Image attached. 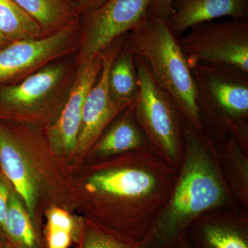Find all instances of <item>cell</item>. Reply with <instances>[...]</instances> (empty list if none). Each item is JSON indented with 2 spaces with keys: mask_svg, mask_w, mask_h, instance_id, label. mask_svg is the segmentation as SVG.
Instances as JSON below:
<instances>
[{
  "mask_svg": "<svg viewBox=\"0 0 248 248\" xmlns=\"http://www.w3.org/2000/svg\"><path fill=\"white\" fill-rule=\"evenodd\" d=\"M135 58L125 41L109 71L108 91L111 99L124 109L133 107L138 98V74Z\"/></svg>",
  "mask_w": 248,
  "mask_h": 248,
  "instance_id": "cell-13",
  "label": "cell"
},
{
  "mask_svg": "<svg viewBox=\"0 0 248 248\" xmlns=\"http://www.w3.org/2000/svg\"><path fill=\"white\" fill-rule=\"evenodd\" d=\"M102 54L92 61L76 67L69 94L49 131L54 146L66 153L76 150L81 128L83 107L90 90L97 81L102 70Z\"/></svg>",
  "mask_w": 248,
  "mask_h": 248,
  "instance_id": "cell-10",
  "label": "cell"
},
{
  "mask_svg": "<svg viewBox=\"0 0 248 248\" xmlns=\"http://www.w3.org/2000/svg\"><path fill=\"white\" fill-rule=\"evenodd\" d=\"M188 66H226L248 73V21L201 23L179 39Z\"/></svg>",
  "mask_w": 248,
  "mask_h": 248,
  "instance_id": "cell-3",
  "label": "cell"
},
{
  "mask_svg": "<svg viewBox=\"0 0 248 248\" xmlns=\"http://www.w3.org/2000/svg\"><path fill=\"white\" fill-rule=\"evenodd\" d=\"M79 248H149L120 232L91 227L83 233Z\"/></svg>",
  "mask_w": 248,
  "mask_h": 248,
  "instance_id": "cell-19",
  "label": "cell"
},
{
  "mask_svg": "<svg viewBox=\"0 0 248 248\" xmlns=\"http://www.w3.org/2000/svg\"><path fill=\"white\" fill-rule=\"evenodd\" d=\"M138 95L133 109L150 140L166 154L175 156L180 140V120L175 104L156 82L143 60L135 56Z\"/></svg>",
  "mask_w": 248,
  "mask_h": 248,
  "instance_id": "cell-6",
  "label": "cell"
},
{
  "mask_svg": "<svg viewBox=\"0 0 248 248\" xmlns=\"http://www.w3.org/2000/svg\"><path fill=\"white\" fill-rule=\"evenodd\" d=\"M152 0H107L86 15L80 27L76 66L97 58L149 17Z\"/></svg>",
  "mask_w": 248,
  "mask_h": 248,
  "instance_id": "cell-4",
  "label": "cell"
},
{
  "mask_svg": "<svg viewBox=\"0 0 248 248\" xmlns=\"http://www.w3.org/2000/svg\"><path fill=\"white\" fill-rule=\"evenodd\" d=\"M76 71L66 63H52L15 84L0 86V107L21 116L42 115L62 109Z\"/></svg>",
  "mask_w": 248,
  "mask_h": 248,
  "instance_id": "cell-5",
  "label": "cell"
},
{
  "mask_svg": "<svg viewBox=\"0 0 248 248\" xmlns=\"http://www.w3.org/2000/svg\"><path fill=\"white\" fill-rule=\"evenodd\" d=\"M107 0H77L76 7L78 14H86L105 2Z\"/></svg>",
  "mask_w": 248,
  "mask_h": 248,
  "instance_id": "cell-24",
  "label": "cell"
},
{
  "mask_svg": "<svg viewBox=\"0 0 248 248\" xmlns=\"http://www.w3.org/2000/svg\"><path fill=\"white\" fill-rule=\"evenodd\" d=\"M204 248H248L242 231L226 225L207 224L201 232Z\"/></svg>",
  "mask_w": 248,
  "mask_h": 248,
  "instance_id": "cell-18",
  "label": "cell"
},
{
  "mask_svg": "<svg viewBox=\"0 0 248 248\" xmlns=\"http://www.w3.org/2000/svg\"><path fill=\"white\" fill-rule=\"evenodd\" d=\"M195 80L199 108L226 123L247 117L248 73L226 66H189Z\"/></svg>",
  "mask_w": 248,
  "mask_h": 248,
  "instance_id": "cell-8",
  "label": "cell"
},
{
  "mask_svg": "<svg viewBox=\"0 0 248 248\" xmlns=\"http://www.w3.org/2000/svg\"><path fill=\"white\" fill-rule=\"evenodd\" d=\"M180 246H178L177 248H188V246L186 245L185 241H182V242L180 243Z\"/></svg>",
  "mask_w": 248,
  "mask_h": 248,
  "instance_id": "cell-26",
  "label": "cell"
},
{
  "mask_svg": "<svg viewBox=\"0 0 248 248\" xmlns=\"http://www.w3.org/2000/svg\"><path fill=\"white\" fill-rule=\"evenodd\" d=\"M4 239L16 248H39L32 219L17 196L11 192L4 225Z\"/></svg>",
  "mask_w": 248,
  "mask_h": 248,
  "instance_id": "cell-16",
  "label": "cell"
},
{
  "mask_svg": "<svg viewBox=\"0 0 248 248\" xmlns=\"http://www.w3.org/2000/svg\"><path fill=\"white\" fill-rule=\"evenodd\" d=\"M11 190L7 184L0 179V240L4 239V225L8 206Z\"/></svg>",
  "mask_w": 248,
  "mask_h": 248,
  "instance_id": "cell-23",
  "label": "cell"
},
{
  "mask_svg": "<svg viewBox=\"0 0 248 248\" xmlns=\"http://www.w3.org/2000/svg\"><path fill=\"white\" fill-rule=\"evenodd\" d=\"M192 154L184 166L173 190L167 209L148 243L169 244L180 237L192 218L216 206L224 198V190L213 163L207 158L195 135L187 130ZM180 239V238H179Z\"/></svg>",
  "mask_w": 248,
  "mask_h": 248,
  "instance_id": "cell-2",
  "label": "cell"
},
{
  "mask_svg": "<svg viewBox=\"0 0 248 248\" xmlns=\"http://www.w3.org/2000/svg\"><path fill=\"white\" fill-rule=\"evenodd\" d=\"M40 24L45 36L78 21L72 0H13Z\"/></svg>",
  "mask_w": 248,
  "mask_h": 248,
  "instance_id": "cell-14",
  "label": "cell"
},
{
  "mask_svg": "<svg viewBox=\"0 0 248 248\" xmlns=\"http://www.w3.org/2000/svg\"><path fill=\"white\" fill-rule=\"evenodd\" d=\"M10 43L9 41L6 40L4 38V36L1 35V32H0V48H2V47L5 46L6 45Z\"/></svg>",
  "mask_w": 248,
  "mask_h": 248,
  "instance_id": "cell-25",
  "label": "cell"
},
{
  "mask_svg": "<svg viewBox=\"0 0 248 248\" xmlns=\"http://www.w3.org/2000/svg\"><path fill=\"white\" fill-rule=\"evenodd\" d=\"M224 17L248 21V0H174L166 24L179 40L194 26Z\"/></svg>",
  "mask_w": 248,
  "mask_h": 248,
  "instance_id": "cell-11",
  "label": "cell"
},
{
  "mask_svg": "<svg viewBox=\"0 0 248 248\" xmlns=\"http://www.w3.org/2000/svg\"><path fill=\"white\" fill-rule=\"evenodd\" d=\"M174 0H152L149 10V17L166 21L171 14Z\"/></svg>",
  "mask_w": 248,
  "mask_h": 248,
  "instance_id": "cell-22",
  "label": "cell"
},
{
  "mask_svg": "<svg viewBox=\"0 0 248 248\" xmlns=\"http://www.w3.org/2000/svg\"><path fill=\"white\" fill-rule=\"evenodd\" d=\"M0 248H2V247L1 246V245H0Z\"/></svg>",
  "mask_w": 248,
  "mask_h": 248,
  "instance_id": "cell-27",
  "label": "cell"
},
{
  "mask_svg": "<svg viewBox=\"0 0 248 248\" xmlns=\"http://www.w3.org/2000/svg\"><path fill=\"white\" fill-rule=\"evenodd\" d=\"M47 229H60L73 233L75 222L71 215L61 208H53L47 215Z\"/></svg>",
  "mask_w": 248,
  "mask_h": 248,
  "instance_id": "cell-20",
  "label": "cell"
},
{
  "mask_svg": "<svg viewBox=\"0 0 248 248\" xmlns=\"http://www.w3.org/2000/svg\"><path fill=\"white\" fill-rule=\"evenodd\" d=\"M135 56L146 63L156 82L172 99L194 130H202L195 80L179 40L166 22L148 17L127 34Z\"/></svg>",
  "mask_w": 248,
  "mask_h": 248,
  "instance_id": "cell-1",
  "label": "cell"
},
{
  "mask_svg": "<svg viewBox=\"0 0 248 248\" xmlns=\"http://www.w3.org/2000/svg\"><path fill=\"white\" fill-rule=\"evenodd\" d=\"M131 110L132 107H129L128 113L116 123L100 140L96 148L98 154H120L143 147V135L130 118Z\"/></svg>",
  "mask_w": 248,
  "mask_h": 248,
  "instance_id": "cell-17",
  "label": "cell"
},
{
  "mask_svg": "<svg viewBox=\"0 0 248 248\" xmlns=\"http://www.w3.org/2000/svg\"><path fill=\"white\" fill-rule=\"evenodd\" d=\"M122 37L101 53L102 70L97 81L88 93L83 107L81 128L76 148L80 153L87 151L110 121L121 111L125 110L112 100L108 91L109 71L125 42H122Z\"/></svg>",
  "mask_w": 248,
  "mask_h": 248,
  "instance_id": "cell-9",
  "label": "cell"
},
{
  "mask_svg": "<svg viewBox=\"0 0 248 248\" xmlns=\"http://www.w3.org/2000/svg\"><path fill=\"white\" fill-rule=\"evenodd\" d=\"M78 21L36 40L10 42L0 48V86L15 84L78 50Z\"/></svg>",
  "mask_w": 248,
  "mask_h": 248,
  "instance_id": "cell-7",
  "label": "cell"
},
{
  "mask_svg": "<svg viewBox=\"0 0 248 248\" xmlns=\"http://www.w3.org/2000/svg\"><path fill=\"white\" fill-rule=\"evenodd\" d=\"M73 239V233L60 229H47V248H68Z\"/></svg>",
  "mask_w": 248,
  "mask_h": 248,
  "instance_id": "cell-21",
  "label": "cell"
},
{
  "mask_svg": "<svg viewBox=\"0 0 248 248\" xmlns=\"http://www.w3.org/2000/svg\"><path fill=\"white\" fill-rule=\"evenodd\" d=\"M0 32L9 42L46 37L40 24L13 0H0Z\"/></svg>",
  "mask_w": 248,
  "mask_h": 248,
  "instance_id": "cell-15",
  "label": "cell"
},
{
  "mask_svg": "<svg viewBox=\"0 0 248 248\" xmlns=\"http://www.w3.org/2000/svg\"><path fill=\"white\" fill-rule=\"evenodd\" d=\"M0 166L3 172L22 199L28 213L35 218L37 186L35 178L17 140L0 125Z\"/></svg>",
  "mask_w": 248,
  "mask_h": 248,
  "instance_id": "cell-12",
  "label": "cell"
}]
</instances>
